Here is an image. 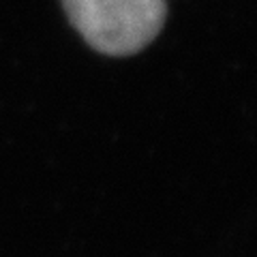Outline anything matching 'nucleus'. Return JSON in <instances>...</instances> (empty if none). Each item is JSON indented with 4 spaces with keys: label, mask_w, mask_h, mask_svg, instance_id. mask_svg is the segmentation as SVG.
<instances>
[{
    "label": "nucleus",
    "mask_w": 257,
    "mask_h": 257,
    "mask_svg": "<svg viewBox=\"0 0 257 257\" xmlns=\"http://www.w3.org/2000/svg\"><path fill=\"white\" fill-rule=\"evenodd\" d=\"M69 22L92 50L131 56L157 39L165 24V0H62Z\"/></svg>",
    "instance_id": "nucleus-1"
}]
</instances>
